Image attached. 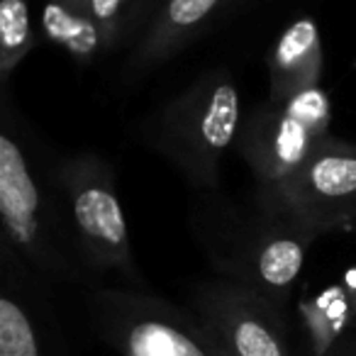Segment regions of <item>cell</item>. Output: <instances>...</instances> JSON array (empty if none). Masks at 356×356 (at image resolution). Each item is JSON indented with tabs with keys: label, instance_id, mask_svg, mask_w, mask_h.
Listing matches in <instances>:
<instances>
[{
	"label": "cell",
	"instance_id": "obj_1",
	"mask_svg": "<svg viewBox=\"0 0 356 356\" xmlns=\"http://www.w3.org/2000/svg\"><path fill=\"white\" fill-rule=\"evenodd\" d=\"M317 237L259 200L252 210L213 205L198 215V239L220 276L252 288L281 310Z\"/></svg>",
	"mask_w": 356,
	"mask_h": 356
},
{
	"label": "cell",
	"instance_id": "obj_2",
	"mask_svg": "<svg viewBox=\"0 0 356 356\" xmlns=\"http://www.w3.org/2000/svg\"><path fill=\"white\" fill-rule=\"evenodd\" d=\"M239 127L242 100L237 81L227 69H213L144 120L139 134L193 188L213 191L220 184L225 154L237 144Z\"/></svg>",
	"mask_w": 356,
	"mask_h": 356
},
{
	"label": "cell",
	"instance_id": "obj_3",
	"mask_svg": "<svg viewBox=\"0 0 356 356\" xmlns=\"http://www.w3.org/2000/svg\"><path fill=\"white\" fill-rule=\"evenodd\" d=\"M88 315L95 334L120 356H232L193 310L149 293L93 291Z\"/></svg>",
	"mask_w": 356,
	"mask_h": 356
},
{
	"label": "cell",
	"instance_id": "obj_4",
	"mask_svg": "<svg viewBox=\"0 0 356 356\" xmlns=\"http://www.w3.org/2000/svg\"><path fill=\"white\" fill-rule=\"evenodd\" d=\"M332 100L320 86L288 100H271L242 118L237 152L252 168L257 188H273L296 173L330 137Z\"/></svg>",
	"mask_w": 356,
	"mask_h": 356
},
{
	"label": "cell",
	"instance_id": "obj_5",
	"mask_svg": "<svg viewBox=\"0 0 356 356\" xmlns=\"http://www.w3.org/2000/svg\"><path fill=\"white\" fill-rule=\"evenodd\" d=\"M76 247L98 271L137 278L129 232L115 188L113 166L98 154H76L56 168Z\"/></svg>",
	"mask_w": 356,
	"mask_h": 356
},
{
	"label": "cell",
	"instance_id": "obj_6",
	"mask_svg": "<svg viewBox=\"0 0 356 356\" xmlns=\"http://www.w3.org/2000/svg\"><path fill=\"white\" fill-rule=\"evenodd\" d=\"M254 200L288 220L327 234L356 225V144L327 137L296 173Z\"/></svg>",
	"mask_w": 356,
	"mask_h": 356
},
{
	"label": "cell",
	"instance_id": "obj_7",
	"mask_svg": "<svg viewBox=\"0 0 356 356\" xmlns=\"http://www.w3.org/2000/svg\"><path fill=\"white\" fill-rule=\"evenodd\" d=\"M0 218L6 244L35 271L51 278L71 273V259L61 242V227L22 147L0 134Z\"/></svg>",
	"mask_w": 356,
	"mask_h": 356
},
{
	"label": "cell",
	"instance_id": "obj_8",
	"mask_svg": "<svg viewBox=\"0 0 356 356\" xmlns=\"http://www.w3.org/2000/svg\"><path fill=\"white\" fill-rule=\"evenodd\" d=\"M191 310L232 356H296L286 310L242 283H200L191 296Z\"/></svg>",
	"mask_w": 356,
	"mask_h": 356
},
{
	"label": "cell",
	"instance_id": "obj_9",
	"mask_svg": "<svg viewBox=\"0 0 356 356\" xmlns=\"http://www.w3.org/2000/svg\"><path fill=\"white\" fill-rule=\"evenodd\" d=\"M27 264L6 247L0 291V356H74Z\"/></svg>",
	"mask_w": 356,
	"mask_h": 356
},
{
	"label": "cell",
	"instance_id": "obj_10",
	"mask_svg": "<svg viewBox=\"0 0 356 356\" xmlns=\"http://www.w3.org/2000/svg\"><path fill=\"white\" fill-rule=\"evenodd\" d=\"M232 0H161L149 25L132 44L127 69L132 74L161 66L208 30Z\"/></svg>",
	"mask_w": 356,
	"mask_h": 356
},
{
	"label": "cell",
	"instance_id": "obj_11",
	"mask_svg": "<svg viewBox=\"0 0 356 356\" xmlns=\"http://www.w3.org/2000/svg\"><path fill=\"white\" fill-rule=\"evenodd\" d=\"M271 100H288L307 88L320 86L325 54L317 22L300 17L281 32L266 54Z\"/></svg>",
	"mask_w": 356,
	"mask_h": 356
},
{
	"label": "cell",
	"instance_id": "obj_12",
	"mask_svg": "<svg viewBox=\"0 0 356 356\" xmlns=\"http://www.w3.org/2000/svg\"><path fill=\"white\" fill-rule=\"evenodd\" d=\"M42 27L51 44L66 49L81 64L105 51L90 0H47Z\"/></svg>",
	"mask_w": 356,
	"mask_h": 356
},
{
	"label": "cell",
	"instance_id": "obj_13",
	"mask_svg": "<svg viewBox=\"0 0 356 356\" xmlns=\"http://www.w3.org/2000/svg\"><path fill=\"white\" fill-rule=\"evenodd\" d=\"M298 315L305 330L310 356H325L337 341L356 330V312L341 283L300 298Z\"/></svg>",
	"mask_w": 356,
	"mask_h": 356
},
{
	"label": "cell",
	"instance_id": "obj_14",
	"mask_svg": "<svg viewBox=\"0 0 356 356\" xmlns=\"http://www.w3.org/2000/svg\"><path fill=\"white\" fill-rule=\"evenodd\" d=\"M90 6L103 37V49L115 51L139 40L159 3L156 0H90Z\"/></svg>",
	"mask_w": 356,
	"mask_h": 356
},
{
	"label": "cell",
	"instance_id": "obj_15",
	"mask_svg": "<svg viewBox=\"0 0 356 356\" xmlns=\"http://www.w3.org/2000/svg\"><path fill=\"white\" fill-rule=\"evenodd\" d=\"M37 37L32 30L27 0H0V74H13L35 49Z\"/></svg>",
	"mask_w": 356,
	"mask_h": 356
},
{
	"label": "cell",
	"instance_id": "obj_16",
	"mask_svg": "<svg viewBox=\"0 0 356 356\" xmlns=\"http://www.w3.org/2000/svg\"><path fill=\"white\" fill-rule=\"evenodd\" d=\"M325 356H356V330L339 339Z\"/></svg>",
	"mask_w": 356,
	"mask_h": 356
},
{
	"label": "cell",
	"instance_id": "obj_17",
	"mask_svg": "<svg viewBox=\"0 0 356 356\" xmlns=\"http://www.w3.org/2000/svg\"><path fill=\"white\" fill-rule=\"evenodd\" d=\"M341 286L346 288V296H349V302H351V307H354V312H356V266L346 268Z\"/></svg>",
	"mask_w": 356,
	"mask_h": 356
}]
</instances>
